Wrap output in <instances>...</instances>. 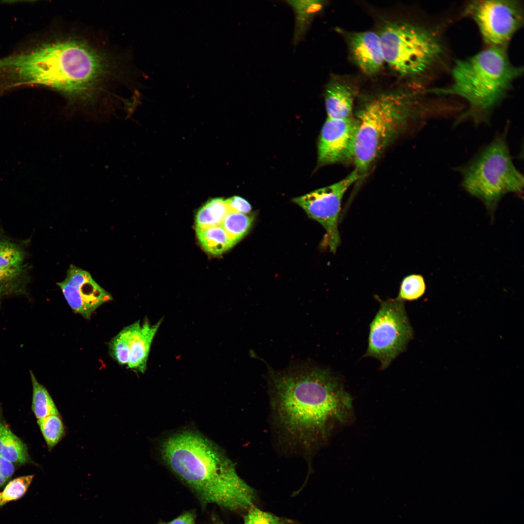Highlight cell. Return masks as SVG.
<instances>
[{
	"label": "cell",
	"mask_w": 524,
	"mask_h": 524,
	"mask_svg": "<svg viewBox=\"0 0 524 524\" xmlns=\"http://www.w3.org/2000/svg\"><path fill=\"white\" fill-rule=\"evenodd\" d=\"M243 524H293L291 521L263 511L255 506L247 510Z\"/></svg>",
	"instance_id": "27"
},
{
	"label": "cell",
	"mask_w": 524,
	"mask_h": 524,
	"mask_svg": "<svg viewBox=\"0 0 524 524\" xmlns=\"http://www.w3.org/2000/svg\"><path fill=\"white\" fill-rule=\"evenodd\" d=\"M459 171L463 188L491 211L504 195L520 194L523 190L524 177L512 162L506 132L496 136Z\"/></svg>",
	"instance_id": "6"
},
{
	"label": "cell",
	"mask_w": 524,
	"mask_h": 524,
	"mask_svg": "<svg viewBox=\"0 0 524 524\" xmlns=\"http://www.w3.org/2000/svg\"><path fill=\"white\" fill-rule=\"evenodd\" d=\"M57 285L69 306L76 313L89 319L101 305L113 299L111 295L92 278L90 274L70 264L65 279Z\"/></svg>",
	"instance_id": "11"
},
{
	"label": "cell",
	"mask_w": 524,
	"mask_h": 524,
	"mask_svg": "<svg viewBox=\"0 0 524 524\" xmlns=\"http://www.w3.org/2000/svg\"><path fill=\"white\" fill-rule=\"evenodd\" d=\"M160 325V322L151 325L139 321L125 327L128 338L129 350L128 369L144 373L147 369L151 344Z\"/></svg>",
	"instance_id": "14"
},
{
	"label": "cell",
	"mask_w": 524,
	"mask_h": 524,
	"mask_svg": "<svg viewBox=\"0 0 524 524\" xmlns=\"http://www.w3.org/2000/svg\"><path fill=\"white\" fill-rule=\"evenodd\" d=\"M295 14L294 42L297 43L305 35L311 21L321 12L325 1L317 0H286Z\"/></svg>",
	"instance_id": "17"
},
{
	"label": "cell",
	"mask_w": 524,
	"mask_h": 524,
	"mask_svg": "<svg viewBox=\"0 0 524 524\" xmlns=\"http://www.w3.org/2000/svg\"><path fill=\"white\" fill-rule=\"evenodd\" d=\"M466 12L490 47L503 49L523 21L519 4L512 0H475L468 4Z\"/></svg>",
	"instance_id": "10"
},
{
	"label": "cell",
	"mask_w": 524,
	"mask_h": 524,
	"mask_svg": "<svg viewBox=\"0 0 524 524\" xmlns=\"http://www.w3.org/2000/svg\"><path fill=\"white\" fill-rule=\"evenodd\" d=\"M253 219L252 215L229 212L220 226L235 244L247 233L251 226Z\"/></svg>",
	"instance_id": "22"
},
{
	"label": "cell",
	"mask_w": 524,
	"mask_h": 524,
	"mask_svg": "<svg viewBox=\"0 0 524 524\" xmlns=\"http://www.w3.org/2000/svg\"><path fill=\"white\" fill-rule=\"evenodd\" d=\"M30 269L28 264L23 263L0 266V307L2 299L8 296L22 295L29 297Z\"/></svg>",
	"instance_id": "16"
},
{
	"label": "cell",
	"mask_w": 524,
	"mask_h": 524,
	"mask_svg": "<svg viewBox=\"0 0 524 524\" xmlns=\"http://www.w3.org/2000/svg\"><path fill=\"white\" fill-rule=\"evenodd\" d=\"M350 53L354 62L365 74L378 72L385 62L379 34L371 31L348 33Z\"/></svg>",
	"instance_id": "13"
},
{
	"label": "cell",
	"mask_w": 524,
	"mask_h": 524,
	"mask_svg": "<svg viewBox=\"0 0 524 524\" xmlns=\"http://www.w3.org/2000/svg\"><path fill=\"white\" fill-rule=\"evenodd\" d=\"M160 451L164 463L204 503L231 511L255 506L256 491L239 475L224 452L199 433L173 434L162 442Z\"/></svg>",
	"instance_id": "3"
},
{
	"label": "cell",
	"mask_w": 524,
	"mask_h": 524,
	"mask_svg": "<svg viewBox=\"0 0 524 524\" xmlns=\"http://www.w3.org/2000/svg\"><path fill=\"white\" fill-rule=\"evenodd\" d=\"M212 521L213 524H225L220 519L215 516H213Z\"/></svg>",
	"instance_id": "31"
},
{
	"label": "cell",
	"mask_w": 524,
	"mask_h": 524,
	"mask_svg": "<svg viewBox=\"0 0 524 524\" xmlns=\"http://www.w3.org/2000/svg\"><path fill=\"white\" fill-rule=\"evenodd\" d=\"M226 202L229 212L247 214L252 209L251 205L247 200L238 196H234L227 199Z\"/></svg>",
	"instance_id": "28"
},
{
	"label": "cell",
	"mask_w": 524,
	"mask_h": 524,
	"mask_svg": "<svg viewBox=\"0 0 524 524\" xmlns=\"http://www.w3.org/2000/svg\"><path fill=\"white\" fill-rule=\"evenodd\" d=\"M37 423L49 449L53 448L65 435L64 424L60 414L38 419Z\"/></svg>",
	"instance_id": "24"
},
{
	"label": "cell",
	"mask_w": 524,
	"mask_h": 524,
	"mask_svg": "<svg viewBox=\"0 0 524 524\" xmlns=\"http://www.w3.org/2000/svg\"><path fill=\"white\" fill-rule=\"evenodd\" d=\"M26 255L22 245L0 232V266L22 264Z\"/></svg>",
	"instance_id": "23"
},
{
	"label": "cell",
	"mask_w": 524,
	"mask_h": 524,
	"mask_svg": "<svg viewBox=\"0 0 524 524\" xmlns=\"http://www.w3.org/2000/svg\"><path fill=\"white\" fill-rule=\"evenodd\" d=\"M426 289V283L422 276L418 274L408 276L402 280L396 299L403 302L417 300L423 295Z\"/></svg>",
	"instance_id": "25"
},
{
	"label": "cell",
	"mask_w": 524,
	"mask_h": 524,
	"mask_svg": "<svg viewBox=\"0 0 524 524\" xmlns=\"http://www.w3.org/2000/svg\"><path fill=\"white\" fill-rule=\"evenodd\" d=\"M357 119L327 118L318 143V163L324 165L354 161Z\"/></svg>",
	"instance_id": "12"
},
{
	"label": "cell",
	"mask_w": 524,
	"mask_h": 524,
	"mask_svg": "<svg viewBox=\"0 0 524 524\" xmlns=\"http://www.w3.org/2000/svg\"><path fill=\"white\" fill-rule=\"evenodd\" d=\"M14 472L12 463L0 456V487L7 482Z\"/></svg>",
	"instance_id": "29"
},
{
	"label": "cell",
	"mask_w": 524,
	"mask_h": 524,
	"mask_svg": "<svg viewBox=\"0 0 524 524\" xmlns=\"http://www.w3.org/2000/svg\"><path fill=\"white\" fill-rule=\"evenodd\" d=\"M522 72V68L510 62L503 49L489 47L458 60L452 69L450 86L434 92L462 98L470 106L463 117L470 116L477 123L486 122L490 112L505 97Z\"/></svg>",
	"instance_id": "4"
},
{
	"label": "cell",
	"mask_w": 524,
	"mask_h": 524,
	"mask_svg": "<svg viewBox=\"0 0 524 524\" xmlns=\"http://www.w3.org/2000/svg\"><path fill=\"white\" fill-rule=\"evenodd\" d=\"M112 70L109 58L85 39L57 38L0 58V86L6 91L42 86L86 103L96 98Z\"/></svg>",
	"instance_id": "2"
},
{
	"label": "cell",
	"mask_w": 524,
	"mask_h": 524,
	"mask_svg": "<svg viewBox=\"0 0 524 524\" xmlns=\"http://www.w3.org/2000/svg\"><path fill=\"white\" fill-rule=\"evenodd\" d=\"M360 178L355 169L334 184L293 199L310 218L324 227L326 232L324 242L333 253L336 252L340 243L338 218L342 199L348 188Z\"/></svg>",
	"instance_id": "9"
},
{
	"label": "cell",
	"mask_w": 524,
	"mask_h": 524,
	"mask_svg": "<svg viewBox=\"0 0 524 524\" xmlns=\"http://www.w3.org/2000/svg\"><path fill=\"white\" fill-rule=\"evenodd\" d=\"M30 374L33 386L32 409L36 418L60 414L47 389L37 380L32 370Z\"/></svg>",
	"instance_id": "21"
},
{
	"label": "cell",
	"mask_w": 524,
	"mask_h": 524,
	"mask_svg": "<svg viewBox=\"0 0 524 524\" xmlns=\"http://www.w3.org/2000/svg\"><path fill=\"white\" fill-rule=\"evenodd\" d=\"M379 36L385 62L404 76L425 72L443 52L435 32L409 23H388Z\"/></svg>",
	"instance_id": "7"
},
{
	"label": "cell",
	"mask_w": 524,
	"mask_h": 524,
	"mask_svg": "<svg viewBox=\"0 0 524 524\" xmlns=\"http://www.w3.org/2000/svg\"><path fill=\"white\" fill-rule=\"evenodd\" d=\"M379 308L369 325L368 347L365 357L377 359L380 369H387L404 352L413 338L404 302L396 298L383 300L377 295Z\"/></svg>",
	"instance_id": "8"
},
{
	"label": "cell",
	"mask_w": 524,
	"mask_h": 524,
	"mask_svg": "<svg viewBox=\"0 0 524 524\" xmlns=\"http://www.w3.org/2000/svg\"><path fill=\"white\" fill-rule=\"evenodd\" d=\"M0 456L12 463H24L29 459L26 445L6 425L1 423Z\"/></svg>",
	"instance_id": "19"
},
{
	"label": "cell",
	"mask_w": 524,
	"mask_h": 524,
	"mask_svg": "<svg viewBox=\"0 0 524 524\" xmlns=\"http://www.w3.org/2000/svg\"><path fill=\"white\" fill-rule=\"evenodd\" d=\"M265 377L277 447L310 462L335 426L350 416L349 395L337 375L311 361L268 367Z\"/></svg>",
	"instance_id": "1"
},
{
	"label": "cell",
	"mask_w": 524,
	"mask_h": 524,
	"mask_svg": "<svg viewBox=\"0 0 524 524\" xmlns=\"http://www.w3.org/2000/svg\"><path fill=\"white\" fill-rule=\"evenodd\" d=\"M418 101L416 92L400 89L377 95L361 106L353 161L360 178L415 116Z\"/></svg>",
	"instance_id": "5"
},
{
	"label": "cell",
	"mask_w": 524,
	"mask_h": 524,
	"mask_svg": "<svg viewBox=\"0 0 524 524\" xmlns=\"http://www.w3.org/2000/svg\"><path fill=\"white\" fill-rule=\"evenodd\" d=\"M196 232L203 249L213 255H221L235 245L221 226L208 228L196 227Z\"/></svg>",
	"instance_id": "18"
},
{
	"label": "cell",
	"mask_w": 524,
	"mask_h": 524,
	"mask_svg": "<svg viewBox=\"0 0 524 524\" xmlns=\"http://www.w3.org/2000/svg\"><path fill=\"white\" fill-rule=\"evenodd\" d=\"M328 118L344 119L351 117L354 92L351 88L337 78H332L324 93Z\"/></svg>",
	"instance_id": "15"
},
{
	"label": "cell",
	"mask_w": 524,
	"mask_h": 524,
	"mask_svg": "<svg viewBox=\"0 0 524 524\" xmlns=\"http://www.w3.org/2000/svg\"><path fill=\"white\" fill-rule=\"evenodd\" d=\"M168 524H195V519L193 515L190 513H185Z\"/></svg>",
	"instance_id": "30"
},
{
	"label": "cell",
	"mask_w": 524,
	"mask_h": 524,
	"mask_svg": "<svg viewBox=\"0 0 524 524\" xmlns=\"http://www.w3.org/2000/svg\"><path fill=\"white\" fill-rule=\"evenodd\" d=\"M34 475L23 476L10 481L0 491V506L21 498L27 491Z\"/></svg>",
	"instance_id": "26"
},
{
	"label": "cell",
	"mask_w": 524,
	"mask_h": 524,
	"mask_svg": "<svg viewBox=\"0 0 524 524\" xmlns=\"http://www.w3.org/2000/svg\"><path fill=\"white\" fill-rule=\"evenodd\" d=\"M229 212L226 200L214 198L201 207L196 215V227L208 228L220 226Z\"/></svg>",
	"instance_id": "20"
}]
</instances>
